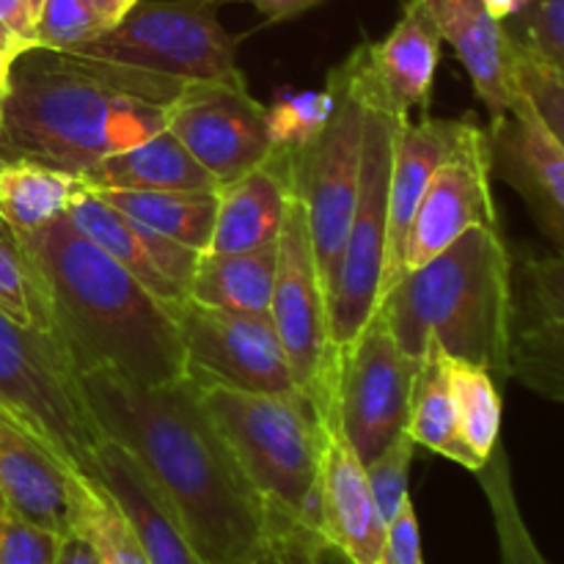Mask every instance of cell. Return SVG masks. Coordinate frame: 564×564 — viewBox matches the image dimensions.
Returning a JSON list of instances; mask_svg holds the SVG:
<instances>
[{"label":"cell","mask_w":564,"mask_h":564,"mask_svg":"<svg viewBox=\"0 0 564 564\" xmlns=\"http://www.w3.org/2000/svg\"><path fill=\"white\" fill-rule=\"evenodd\" d=\"M99 430L124 446L174 507L207 564H273L264 507L191 378L138 386L110 372L80 375Z\"/></svg>","instance_id":"cell-1"},{"label":"cell","mask_w":564,"mask_h":564,"mask_svg":"<svg viewBox=\"0 0 564 564\" xmlns=\"http://www.w3.org/2000/svg\"><path fill=\"white\" fill-rule=\"evenodd\" d=\"M185 80L33 47L14 58L0 108V158H31L86 174L99 160L169 127Z\"/></svg>","instance_id":"cell-2"},{"label":"cell","mask_w":564,"mask_h":564,"mask_svg":"<svg viewBox=\"0 0 564 564\" xmlns=\"http://www.w3.org/2000/svg\"><path fill=\"white\" fill-rule=\"evenodd\" d=\"M20 237L47 284L55 330L77 375L110 372L138 386L187 378L174 308L80 235L69 215Z\"/></svg>","instance_id":"cell-3"},{"label":"cell","mask_w":564,"mask_h":564,"mask_svg":"<svg viewBox=\"0 0 564 564\" xmlns=\"http://www.w3.org/2000/svg\"><path fill=\"white\" fill-rule=\"evenodd\" d=\"M193 386L262 501L273 564H325V430L308 402L301 394H253L196 380Z\"/></svg>","instance_id":"cell-4"},{"label":"cell","mask_w":564,"mask_h":564,"mask_svg":"<svg viewBox=\"0 0 564 564\" xmlns=\"http://www.w3.org/2000/svg\"><path fill=\"white\" fill-rule=\"evenodd\" d=\"M512 259L499 229H468L446 251L408 270L378 308L397 345L422 358L435 339L452 358L510 378Z\"/></svg>","instance_id":"cell-5"},{"label":"cell","mask_w":564,"mask_h":564,"mask_svg":"<svg viewBox=\"0 0 564 564\" xmlns=\"http://www.w3.org/2000/svg\"><path fill=\"white\" fill-rule=\"evenodd\" d=\"M0 405L75 474L91 471L94 452L108 438L64 345L6 312H0Z\"/></svg>","instance_id":"cell-6"},{"label":"cell","mask_w":564,"mask_h":564,"mask_svg":"<svg viewBox=\"0 0 564 564\" xmlns=\"http://www.w3.org/2000/svg\"><path fill=\"white\" fill-rule=\"evenodd\" d=\"M69 53L158 72L176 80H237V42L213 0H138L113 28Z\"/></svg>","instance_id":"cell-7"},{"label":"cell","mask_w":564,"mask_h":564,"mask_svg":"<svg viewBox=\"0 0 564 564\" xmlns=\"http://www.w3.org/2000/svg\"><path fill=\"white\" fill-rule=\"evenodd\" d=\"M270 323L286 352L297 394L308 402L319 422L336 419L339 350L334 345L330 295L317 270L306 209L297 193L279 235V270L270 301Z\"/></svg>","instance_id":"cell-8"},{"label":"cell","mask_w":564,"mask_h":564,"mask_svg":"<svg viewBox=\"0 0 564 564\" xmlns=\"http://www.w3.org/2000/svg\"><path fill=\"white\" fill-rule=\"evenodd\" d=\"M325 88L334 94V110L323 132L297 152L295 193L306 209L317 270L323 275L325 290L334 297L341 251H345L358 196L367 102L356 91L341 64L330 69Z\"/></svg>","instance_id":"cell-9"},{"label":"cell","mask_w":564,"mask_h":564,"mask_svg":"<svg viewBox=\"0 0 564 564\" xmlns=\"http://www.w3.org/2000/svg\"><path fill=\"white\" fill-rule=\"evenodd\" d=\"M405 119L411 116L367 105L358 196L341 251L334 297H330L334 345L339 352L361 334L383 292L386 253H389L391 163H394L397 132Z\"/></svg>","instance_id":"cell-10"},{"label":"cell","mask_w":564,"mask_h":564,"mask_svg":"<svg viewBox=\"0 0 564 564\" xmlns=\"http://www.w3.org/2000/svg\"><path fill=\"white\" fill-rule=\"evenodd\" d=\"M416 367V358L397 345L380 308L339 352L334 413L364 466L408 435Z\"/></svg>","instance_id":"cell-11"},{"label":"cell","mask_w":564,"mask_h":564,"mask_svg":"<svg viewBox=\"0 0 564 564\" xmlns=\"http://www.w3.org/2000/svg\"><path fill=\"white\" fill-rule=\"evenodd\" d=\"M187 378L253 394H297L290 361L270 317L185 301L174 306Z\"/></svg>","instance_id":"cell-12"},{"label":"cell","mask_w":564,"mask_h":564,"mask_svg":"<svg viewBox=\"0 0 564 564\" xmlns=\"http://www.w3.org/2000/svg\"><path fill=\"white\" fill-rule=\"evenodd\" d=\"M169 130L218 187L240 180L273 152L268 108L248 94L246 77L185 83L171 105Z\"/></svg>","instance_id":"cell-13"},{"label":"cell","mask_w":564,"mask_h":564,"mask_svg":"<svg viewBox=\"0 0 564 564\" xmlns=\"http://www.w3.org/2000/svg\"><path fill=\"white\" fill-rule=\"evenodd\" d=\"M490 138L474 121H466L460 141L430 180L402 248L400 279L438 257L468 229H499L494 191H490ZM397 279V281H400Z\"/></svg>","instance_id":"cell-14"},{"label":"cell","mask_w":564,"mask_h":564,"mask_svg":"<svg viewBox=\"0 0 564 564\" xmlns=\"http://www.w3.org/2000/svg\"><path fill=\"white\" fill-rule=\"evenodd\" d=\"M510 378L564 405V253L512 262Z\"/></svg>","instance_id":"cell-15"},{"label":"cell","mask_w":564,"mask_h":564,"mask_svg":"<svg viewBox=\"0 0 564 564\" xmlns=\"http://www.w3.org/2000/svg\"><path fill=\"white\" fill-rule=\"evenodd\" d=\"M441 36L422 0H405L400 20L380 42H364L341 61L361 99L411 116L427 110L441 61Z\"/></svg>","instance_id":"cell-16"},{"label":"cell","mask_w":564,"mask_h":564,"mask_svg":"<svg viewBox=\"0 0 564 564\" xmlns=\"http://www.w3.org/2000/svg\"><path fill=\"white\" fill-rule=\"evenodd\" d=\"M490 165L518 191L545 237L564 253V147L516 86L510 113L490 121Z\"/></svg>","instance_id":"cell-17"},{"label":"cell","mask_w":564,"mask_h":564,"mask_svg":"<svg viewBox=\"0 0 564 564\" xmlns=\"http://www.w3.org/2000/svg\"><path fill=\"white\" fill-rule=\"evenodd\" d=\"M66 215L80 235L113 257L171 308L191 301V281L202 253L138 224L102 202L94 191L83 193Z\"/></svg>","instance_id":"cell-18"},{"label":"cell","mask_w":564,"mask_h":564,"mask_svg":"<svg viewBox=\"0 0 564 564\" xmlns=\"http://www.w3.org/2000/svg\"><path fill=\"white\" fill-rule=\"evenodd\" d=\"M319 424L325 430L319 479L325 564H380L386 521L375 505L367 468L358 460L336 419Z\"/></svg>","instance_id":"cell-19"},{"label":"cell","mask_w":564,"mask_h":564,"mask_svg":"<svg viewBox=\"0 0 564 564\" xmlns=\"http://www.w3.org/2000/svg\"><path fill=\"white\" fill-rule=\"evenodd\" d=\"M0 499L33 527L61 538L75 532V471L6 419H0Z\"/></svg>","instance_id":"cell-20"},{"label":"cell","mask_w":564,"mask_h":564,"mask_svg":"<svg viewBox=\"0 0 564 564\" xmlns=\"http://www.w3.org/2000/svg\"><path fill=\"white\" fill-rule=\"evenodd\" d=\"M297 154L273 149L264 163L218 187V218L207 253H240L279 240L295 198Z\"/></svg>","instance_id":"cell-21"},{"label":"cell","mask_w":564,"mask_h":564,"mask_svg":"<svg viewBox=\"0 0 564 564\" xmlns=\"http://www.w3.org/2000/svg\"><path fill=\"white\" fill-rule=\"evenodd\" d=\"M88 477L99 479L113 496L149 564H207L193 549L174 507L165 501L158 485L147 477V471L124 446L116 444L113 438H105L94 452Z\"/></svg>","instance_id":"cell-22"},{"label":"cell","mask_w":564,"mask_h":564,"mask_svg":"<svg viewBox=\"0 0 564 564\" xmlns=\"http://www.w3.org/2000/svg\"><path fill=\"white\" fill-rule=\"evenodd\" d=\"M433 14L444 42L466 66L474 91L488 108L490 121L510 113L516 97L512 39L505 22L494 20L482 0H422Z\"/></svg>","instance_id":"cell-23"},{"label":"cell","mask_w":564,"mask_h":564,"mask_svg":"<svg viewBox=\"0 0 564 564\" xmlns=\"http://www.w3.org/2000/svg\"><path fill=\"white\" fill-rule=\"evenodd\" d=\"M466 121L449 119H405L400 124L394 143V163H391V185H389V253H386V275L383 292L391 290L400 279L402 248H405L408 229L416 215L419 202L427 191L430 180L452 154V149L460 141V132Z\"/></svg>","instance_id":"cell-24"},{"label":"cell","mask_w":564,"mask_h":564,"mask_svg":"<svg viewBox=\"0 0 564 564\" xmlns=\"http://www.w3.org/2000/svg\"><path fill=\"white\" fill-rule=\"evenodd\" d=\"M91 191H218V182L165 127L80 174Z\"/></svg>","instance_id":"cell-25"},{"label":"cell","mask_w":564,"mask_h":564,"mask_svg":"<svg viewBox=\"0 0 564 564\" xmlns=\"http://www.w3.org/2000/svg\"><path fill=\"white\" fill-rule=\"evenodd\" d=\"M279 240L240 253H202L191 281V301L209 308L270 317Z\"/></svg>","instance_id":"cell-26"},{"label":"cell","mask_w":564,"mask_h":564,"mask_svg":"<svg viewBox=\"0 0 564 564\" xmlns=\"http://www.w3.org/2000/svg\"><path fill=\"white\" fill-rule=\"evenodd\" d=\"M91 187L80 174L31 158H0V218L17 231H36L69 213Z\"/></svg>","instance_id":"cell-27"},{"label":"cell","mask_w":564,"mask_h":564,"mask_svg":"<svg viewBox=\"0 0 564 564\" xmlns=\"http://www.w3.org/2000/svg\"><path fill=\"white\" fill-rule=\"evenodd\" d=\"M408 433H411L413 444L424 446L468 471H477L471 455L460 441V430H457L455 397H452L449 386V352L435 339H427L422 358H419Z\"/></svg>","instance_id":"cell-28"},{"label":"cell","mask_w":564,"mask_h":564,"mask_svg":"<svg viewBox=\"0 0 564 564\" xmlns=\"http://www.w3.org/2000/svg\"><path fill=\"white\" fill-rule=\"evenodd\" d=\"M102 202L158 235L207 253L218 218V191H94Z\"/></svg>","instance_id":"cell-29"},{"label":"cell","mask_w":564,"mask_h":564,"mask_svg":"<svg viewBox=\"0 0 564 564\" xmlns=\"http://www.w3.org/2000/svg\"><path fill=\"white\" fill-rule=\"evenodd\" d=\"M449 386L455 397L457 430H460L463 446L471 455L477 471L499 446L501 430V397L496 378L488 369L477 364L460 361L449 356Z\"/></svg>","instance_id":"cell-30"},{"label":"cell","mask_w":564,"mask_h":564,"mask_svg":"<svg viewBox=\"0 0 564 564\" xmlns=\"http://www.w3.org/2000/svg\"><path fill=\"white\" fill-rule=\"evenodd\" d=\"M0 312L25 328L42 330L58 339L47 284L22 237L3 218H0Z\"/></svg>","instance_id":"cell-31"},{"label":"cell","mask_w":564,"mask_h":564,"mask_svg":"<svg viewBox=\"0 0 564 564\" xmlns=\"http://www.w3.org/2000/svg\"><path fill=\"white\" fill-rule=\"evenodd\" d=\"M75 529L94 545L99 564H149L113 496L88 474H75Z\"/></svg>","instance_id":"cell-32"},{"label":"cell","mask_w":564,"mask_h":564,"mask_svg":"<svg viewBox=\"0 0 564 564\" xmlns=\"http://www.w3.org/2000/svg\"><path fill=\"white\" fill-rule=\"evenodd\" d=\"M479 474L485 496L490 501V512H494L496 538H499V554L501 564H551L543 556V551L534 543L532 532H529L523 512L518 507L516 490H512L510 479V463H507L505 449L496 446L490 460L485 463Z\"/></svg>","instance_id":"cell-33"},{"label":"cell","mask_w":564,"mask_h":564,"mask_svg":"<svg viewBox=\"0 0 564 564\" xmlns=\"http://www.w3.org/2000/svg\"><path fill=\"white\" fill-rule=\"evenodd\" d=\"M512 80L534 105L551 135L564 147V69L512 39Z\"/></svg>","instance_id":"cell-34"},{"label":"cell","mask_w":564,"mask_h":564,"mask_svg":"<svg viewBox=\"0 0 564 564\" xmlns=\"http://www.w3.org/2000/svg\"><path fill=\"white\" fill-rule=\"evenodd\" d=\"M330 110H334V94L306 91V94H286L273 108H268V132L273 149H290L301 152L328 124Z\"/></svg>","instance_id":"cell-35"},{"label":"cell","mask_w":564,"mask_h":564,"mask_svg":"<svg viewBox=\"0 0 564 564\" xmlns=\"http://www.w3.org/2000/svg\"><path fill=\"white\" fill-rule=\"evenodd\" d=\"M102 31L91 0H44L36 20V47L69 53Z\"/></svg>","instance_id":"cell-36"},{"label":"cell","mask_w":564,"mask_h":564,"mask_svg":"<svg viewBox=\"0 0 564 564\" xmlns=\"http://www.w3.org/2000/svg\"><path fill=\"white\" fill-rule=\"evenodd\" d=\"M518 25H505L516 42L538 53L549 64L564 69V0H529Z\"/></svg>","instance_id":"cell-37"},{"label":"cell","mask_w":564,"mask_h":564,"mask_svg":"<svg viewBox=\"0 0 564 564\" xmlns=\"http://www.w3.org/2000/svg\"><path fill=\"white\" fill-rule=\"evenodd\" d=\"M413 438L411 433L402 435L400 441L389 446L383 455L375 457L367 463V479L372 488L375 505H378L383 521H394L397 512L402 510L411 494H408V477H411V463H413Z\"/></svg>","instance_id":"cell-38"},{"label":"cell","mask_w":564,"mask_h":564,"mask_svg":"<svg viewBox=\"0 0 564 564\" xmlns=\"http://www.w3.org/2000/svg\"><path fill=\"white\" fill-rule=\"evenodd\" d=\"M61 534L22 521L0 499V564H55Z\"/></svg>","instance_id":"cell-39"},{"label":"cell","mask_w":564,"mask_h":564,"mask_svg":"<svg viewBox=\"0 0 564 564\" xmlns=\"http://www.w3.org/2000/svg\"><path fill=\"white\" fill-rule=\"evenodd\" d=\"M380 564H424L422 560V534H419V518L413 499L402 505L394 521L386 523L383 560Z\"/></svg>","instance_id":"cell-40"},{"label":"cell","mask_w":564,"mask_h":564,"mask_svg":"<svg viewBox=\"0 0 564 564\" xmlns=\"http://www.w3.org/2000/svg\"><path fill=\"white\" fill-rule=\"evenodd\" d=\"M36 47V20L25 0H0V53L9 64Z\"/></svg>","instance_id":"cell-41"},{"label":"cell","mask_w":564,"mask_h":564,"mask_svg":"<svg viewBox=\"0 0 564 564\" xmlns=\"http://www.w3.org/2000/svg\"><path fill=\"white\" fill-rule=\"evenodd\" d=\"M55 564H99V560L94 545L75 529V532H69L64 540H61L58 562Z\"/></svg>","instance_id":"cell-42"},{"label":"cell","mask_w":564,"mask_h":564,"mask_svg":"<svg viewBox=\"0 0 564 564\" xmlns=\"http://www.w3.org/2000/svg\"><path fill=\"white\" fill-rule=\"evenodd\" d=\"M259 11H262L268 20L281 22V20H292V17L303 14V11L314 9L323 0H251Z\"/></svg>","instance_id":"cell-43"},{"label":"cell","mask_w":564,"mask_h":564,"mask_svg":"<svg viewBox=\"0 0 564 564\" xmlns=\"http://www.w3.org/2000/svg\"><path fill=\"white\" fill-rule=\"evenodd\" d=\"M135 3L138 0H91L94 11H97V17H99V22H102L105 31H108V28H113L121 17H127V11H130Z\"/></svg>","instance_id":"cell-44"},{"label":"cell","mask_w":564,"mask_h":564,"mask_svg":"<svg viewBox=\"0 0 564 564\" xmlns=\"http://www.w3.org/2000/svg\"><path fill=\"white\" fill-rule=\"evenodd\" d=\"M485 9L490 11V17L499 22H510L512 17L521 14L523 9H527L529 0H482Z\"/></svg>","instance_id":"cell-45"},{"label":"cell","mask_w":564,"mask_h":564,"mask_svg":"<svg viewBox=\"0 0 564 564\" xmlns=\"http://www.w3.org/2000/svg\"><path fill=\"white\" fill-rule=\"evenodd\" d=\"M9 69H11V64L3 58V53H0V99H3L6 88H9Z\"/></svg>","instance_id":"cell-46"},{"label":"cell","mask_w":564,"mask_h":564,"mask_svg":"<svg viewBox=\"0 0 564 564\" xmlns=\"http://www.w3.org/2000/svg\"><path fill=\"white\" fill-rule=\"evenodd\" d=\"M25 3H28V11H31L33 20H39V14H42V9H44V0H25Z\"/></svg>","instance_id":"cell-47"},{"label":"cell","mask_w":564,"mask_h":564,"mask_svg":"<svg viewBox=\"0 0 564 564\" xmlns=\"http://www.w3.org/2000/svg\"><path fill=\"white\" fill-rule=\"evenodd\" d=\"M0 419H6V422H14V416H11V413L6 411L3 405H0ZM14 424H17V422H14ZM17 427H20V424H17Z\"/></svg>","instance_id":"cell-48"},{"label":"cell","mask_w":564,"mask_h":564,"mask_svg":"<svg viewBox=\"0 0 564 564\" xmlns=\"http://www.w3.org/2000/svg\"><path fill=\"white\" fill-rule=\"evenodd\" d=\"M0 130H3V108H0Z\"/></svg>","instance_id":"cell-49"},{"label":"cell","mask_w":564,"mask_h":564,"mask_svg":"<svg viewBox=\"0 0 564 564\" xmlns=\"http://www.w3.org/2000/svg\"><path fill=\"white\" fill-rule=\"evenodd\" d=\"M314 564H319V562H314Z\"/></svg>","instance_id":"cell-50"}]
</instances>
